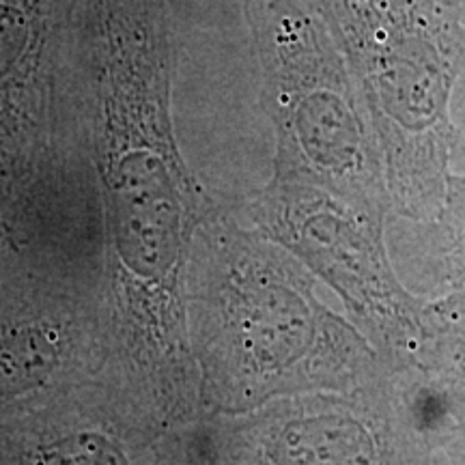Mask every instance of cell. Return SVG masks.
I'll list each match as a JSON object with an SVG mask.
<instances>
[{"label": "cell", "instance_id": "cell-1", "mask_svg": "<svg viewBox=\"0 0 465 465\" xmlns=\"http://www.w3.org/2000/svg\"><path fill=\"white\" fill-rule=\"evenodd\" d=\"M168 0H86L89 134L102 205L110 381L171 429L201 420L185 323L196 231L218 199L179 149Z\"/></svg>", "mask_w": 465, "mask_h": 465}, {"label": "cell", "instance_id": "cell-2", "mask_svg": "<svg viewBox=\"0 0 465 465\" xmlns=\"http://www.w3.org/2000/svg\"><path fill=\"white\" fill-rule=\"evenodd\" d=\"M185 323L201 420L308 392L353 391L392 369L317 293V276L218 201L196 231Z\"/></svg>", "mask_w": 465, "mask_h": 465}, {"label": "cell", "instance_id": "cell-3", "mask_svg": "<svg viewBox=\"0 0 465 465\" xmlns=\"http://www.w3.org/2000/svg\"><path fill=\"white\" fill-rule=\"evenodd\" d=\"M86 0H0V254L102 293Z\"/></svg>", "mask_w": 465, "mask_h": 465}, {"label": "cell", "instance_id": "cell-4", "mask_svg": "<svg viewBox=\"0 0 465 465\" xmlns=\"http://www.w3.org/2000/svg\"><path fill=\"white\" fill-rule=\"evenodd\" d=\"M330 28L362 91L392 216L438 213L459 143L465 0H295Z\"/></svg>", "mask_w": 465, "mask_h": 465}, {"label": "cell", "instance_id": "cell-5", "mask_svg": "<svg viewBox=\"0 0 465 465\" xmlns=\"http://www.w3.org/2000/svg\"><path fill=\"white\" fill-rule=\"evenodd\" d=\"M243 17L261 108L274 130L272 174L315 183L392 218L380 143L330 28L295 0H243Z\"/></svg>", "mask_w": 465, "mask_h": 465}, {"label": "cell", "instance_id": "cell-6", "mask_svg": "<svg viewBox=\"0 0 465 465\" xmlns=\"http://www.w3.org/2000/svg\"><path fill=\"white\" fill-rule=\"evenodd\" d=\"M237 212L298 257L339 295L351 323L392 369L405 364L420 336L424 298L407 289L388 246V220L334 192L272 174L235 201Z\"/></svg>", "mask_w": 465, "mask_h": 465}, {"label": "cell", "instance_id": "cell-7", "mask_svg": "<svg viewBox=\"0 0 465 465\" xmlns=\"http://www.w3.org/2000/svg\"><path fill=\"white\" fill-rule=\"evenodd\" d=\"M194 465H431L394 369L353 391L308 392L188 429Z\"/></svg>", "mask_w": 465, "mask_h": 465}, {"label": "cell", "instance_id": "cell-8", "mask_svg": "<svg viewBox=\"0 0 465 465\" xmlns=\"http://www.w3.org/2000/svg\"><path fill=\"white\" fill-rule=\"evenodd\" d=\"M100 291L20 257H0V414L106 373Z\"/></svg>", "mask_w": 465, "mask_h": 465}, {"label": "cell", "instance_id": "cell-9", "mask_svg": "<svg viewBox=\"0 0 465 465\" xmlns=\"http://www.w3.org/2000/svg\"><path fill=\"white\" fill-rule=\"evenodd\" d=\"M0 465H194L171 429L108 377L0 414Z\"/></svg>", "mask_w": 465, "mask_h": 465}, {"label": "cell", "instance_id": "cell-10", "mask_svg": "<svg viewBox=\"0 0 465 465\" xmlns=\"http://www.w3.org/2000/svg\"><path fill=\"white\" fill-rule=\"evenodd\" d=\"M411 416L449 452L465 449V289L424 302L420 336L394 369Z\"/></svg>", "mask_w": 465, "mask_h": 465}, {"label": "cell", "instance_id": "cell-11", "mask_svg": "<svg viewBox=\"0 0 465 465\" xmlns=\"http://www.w3.org/2000/svg\"><path fill=\"white\" fill-rule=\"evenodd\" d=\"M388 246L401 281L420 298L465 289V174L450 173L435 216L388 220Z\"/></svg>", "mask_w": 465, "mask_h": 465}]
</instances>
